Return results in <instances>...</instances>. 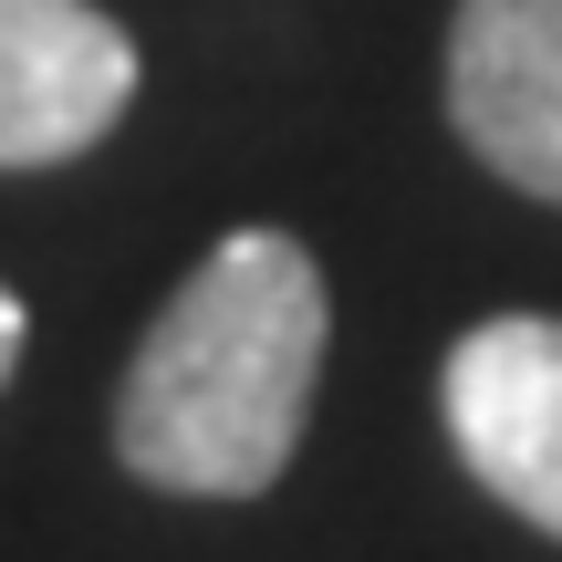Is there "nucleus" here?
Segmentation results:
<instances>
[{
    "mask_svg": "<svg viewBox=\"0 0 562 562\" xmlns=\"http://www.w3.org/2000/svg\"><path fill=\"white\" fill-rule=\"evenodd\" d=\"M438 417L459 469L531 521L542 542H562V313H490L448 344L438 375Z\"/></svg>",
    "mask_w": 562,
    "mask_h": 562,
    "instance_id": "nucleus-2",
    "label": "nucleus"
},
{
    "mask_svg": "<svg viewBox=\"0 0 562 562\" xmlns=\"http://www.w3.org/2000/svg\"><path fill=\"white\" fill-rule=\"evenodd\" d=\"M323 334V261L292 229H229L125 364L115 459L178 501H261L313 427Z\"/></svg>",
    "mask_w": 562,
    "mask_h": 562,
    "instance_id": "nucleus-1",
    "label": "nucleus"
},
{
    "mask_svg": "<svg viewBox=\"0 0 562 562\" xmlns=\"http://www.w3.org/2000/svg\"><path fill=\"white\" fill-rule=\"evenodd\" d=\"M136 104V42L94 0H0V167H63Z\"/></svg>",
    "mask_w": 562,
    "mask_h": 562,
    "instance_id": "nucleus-4",
    "label": "nucleus"
},
{
    "mask_svg": "<svg viewBox=\"0 0 562 562\" xmlns=\"http://www.w3.org/2000/svg\"><path fill=\"white\" fill-rule=\"evenodd\" d=\"M11 364H21V302H11V281H0V385H11Z\"/></svg>",
    "mask_w": 562,
    "mask_h": 562,
    "instance_id": "nucleus-5",
    "label": "nucleus"
},
{
    "mask_svg": "<svg viewBox=\"0 0 562 562\" xmlns=\"http://www.w3.org/2000/svg\"><path fill=\"white\" fill-rule=\"evenodd\" d=\"M448 125L501 188L562 209V0H459Z\"/></svg>",
    "mask_w": 562,
    "mask_h": 562,
    "instance_id": "nucleus-3",
    "label": "nucleus"
}]
</instances>
